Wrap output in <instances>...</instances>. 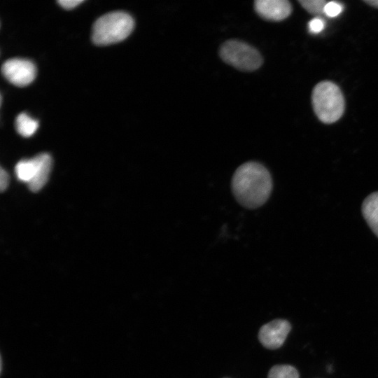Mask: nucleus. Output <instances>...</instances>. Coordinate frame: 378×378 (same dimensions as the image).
Returning a JSON list of instances; mask_svg holds the SVG:
<instances>
[{"label":"nucleus","instance_id":"obj_1","mask_svg":"<svg viewBox=\"0 0 378 378\" xmlns=\"http://www.w3.org/2000/svg\"><path fill=\"white\" fill-rule=\"evenodd\" d=\"M272 189V176L267 168L256 162L239 166L232 178V190L243 206L255 209L269 198Z\"/></svg>","mask_w":378,"mask_h":378},{"label":"nucleus","instance_id":"obj_2","mask_svg":"<svg viewBox=\"0 0 378 378\" xmlns=\"http://www.w3.org/2000/svg\"><path fill=\"white\" fill-rule=\"evenodd\" d=\"M134 25V20L128 13L123 11L110 12L94 22L92 40L99 46L119 42L130 34Z\"/></svg>","mask_w":378,"mask_h":378},{"label":"nucleus","instance_id":"obj_3","mask_svg":"<svg viewBox=\"0 0 378 378\" xmlns=\"http://www.w3.org/2000/svg\"><path fill=\"white\" fill-rule=\"evenodd\" d=\"M314 111L318 119L327 124L338 120L344 111V99L340 88L332 82L322 81L312 95Z\"/></svg>","mask_w":378,"mask_h":378},{"label":"nucleus","instance_id":"obj_4","mask_svg":"<svg viewBox=\"0 0 378 378\" xmlns=\"http://www.w3.org/2000/svg\"><path fill=\"white\" fill-rule=\"evenodd\" d=\"M220 56L225 62L241 71H254L262 63L261 55L255 48L237 40L225 42L220 47Z\"/></svg>","mask_w":378,"mask_h":378},{"label":"nucleus","instance_id":"obj_5","mask_svg":"<svg viewBox=\"0 0 378 378\" xmlns=\"http://www.w3.org/2000/svg\"><path fill=\"white\" fill-rule=\"evenodd\" d=\"M1 72L10 83L23 87L34 80L36 69L34 64L29 59L12 58L4 62Z\"/></svg>","mask_w":378,"mask_h":378},{"label":"nucleus","instance_id":"obj_6","mask_svg":"<svg viewBox=\"0 0 378 378\" xmlns=\"http://www.w3.org/2000/svg\"><path fill=\"white\" fill-rule=\"evenodd\" d=\"M290 330V324L287 321L277 319L262 326L258 338L267 349H276L282 346Z\"/></svg>","mask_w":378,"mask_h":378},{"label":"nucleus","instance_id":"obj_7","mask_svg":"<svg viewBox=\"0 0 378 378\" xmlns=\"http://www.w3.org/2000/svg\"><path fill=\"white\" fill-rule=\"evenodd\" d=\"M254 8L261 18L272 21L286 19L292 10L290 2L286 0H256Z\"/></svg>","mask_w":378,"mask_h":378},{"label":"nucleus","instance_id":"obj_8","mask_svg":"<svg viewBox=\"0 0 378 378\" xmlns=\"http://www.w3.org/2000/svg\"><path fill=\"white\" fill-rule=\"evenodd\" d=\"M42 153L33 158L19 161L15 168L17 178L27 184L29 183L36 174L41 164Z\"/></svg>","mask_w":378,"mask_h":378},{"label":"nucleus","instance_id":"obj_9","mask_svg":"<svg viewBox=\"0 0 378 378\" xmlns=\"http://www.w3.org/2000/svg\"><path fill=\"white\" fill-rule=\"evenodd\" d=\"M362 213L369 227L378 237V192L370 194L365 199Z\"/></svg>","mask_w":378,"mask_h":378},{"label":"nucleus","instance_id":"obj_10","mask_svg":"<svg viewBox=\"0 0 378 378\" xmlns=\"http://www.w3.org/2000/svg\"><path fill=\"white\" fill-rule=\"evenodd\" d=\"M51 156L43 153L38 170L32 181L28 183V187L32 192L39 191L47 183L52 168Z\"/></svg>","mask_w":378,"mask_h":378},{"label":"nucleus","instance_id":"obj_11","mask_svg":"<svg viewBox=\"0 0 378 378\" xmlns=\"http://www.w3.org/2000/svg\"><path fill=\"white\" fill-rule=\"evenodd\" d=\"M38 127L37 120L31 118L25 113H20L15 119L17 132L24 137H29L34 134Z\"/></svg>","mask_w":378,"mask_h":378},{"label":"nucleus","instance_id":"obj_12","mask_svg":"<svg viewBox=\"0 0 378 378\" xmlns=\"http://www.w3.org/2000/svg\"><path fill=\"white\" fill-rule=\"evenodd\" d=\"M268 378H299V373L291 365H275L270 370Z\"/></svg>","mask_w":378,"mask_h":378},{"label":"nucleus","instance_id":"obj_13","mask_svg":"<svg viewBox=\"0 0 378 378\" xmlns=\"http://www.w3.org/2000/svg\"><path fill=\"white\" fill-rule=\"evenodd\" d=\"M299 3L309 13L320 15L324 13V8L328 2L325 0H300Z\"/></svg>","mask_w":378,"mask_h":378},{"label":"nucleus","instance_id":"obj_14","mask_svg":"<svg viewBox=\"0 0 378 378\" xmlns=\"http://www.w3.org/2000/svg\"><path fill=\"white\" fill-rule=\"evenodd\" d=\"M342 10V6L335 1L328 2L324 8V13L328 17H336Z\"/></svg>","mask_w":378,"mask_h":378},{"label":"nucleus","instance_id":"obj_15","mask_svg":"<svg viewBox=\"0 0 378 378\" xmlns=\"http://www.w3.org/2000/svg\"><path fill=\"white\" fill-rule=\"evenodd\" d=\"M324 22L321 18H314L309 22V31L316 34L320 32L324 27Z\"/></svg>","mask_w":378,"mask_h":378},{"label":"nucleus","instance_id":"obj_16","mask_svg":"<svg viewBox=\"0 0 378 378\" xmlns=\"http://www.w3.org/2000/svg\"><path fill=\"white\" fill-rule=\"evenodd\" d=\"M9 184L8 174L2 167L0 169V189L4 191Z\"/></svg>","mask_w":378,"mask_h":378},{"label":"nucleus","instance_id":"obj_17","mask_svg":"<svg viewBox=\"0 0 378 378\" xmlns=\"http://www.w3.org/2000/svg\"><path fill=\"white\" fill-rule=\"evenodd\" d=\"M83 0H59L58 4L65 9H72L82 3Z\"/></svg>","mask_w":378,"mask_h":378},{"label":"nucleus","instance_id":"obj_18","mask_svg":"<svg viewBox=\"0 0 378 378\" xmlns=\"http://www.w3.org/2000/svg\"><path fill=\"white\" fill-rule=\"evenodd\" d=\"M365 2L370 5L371 6L378 8V0H366L365 1Z\"/></svg>","mask_w":378,"mask_h":378},{"label":"nucleus","instance_id":"obj_19","mask_svg":"<svg viewBox=\"0 0 378 378\" xmlns=\"http://www.w3.org/2000/svg\"><path fill=\"white\" fill-rule=\"evenodd\" d=\"M2 370V358H1V372Z\"/></svg>","mask_w":378,"mask_h":378}]
</instances>
